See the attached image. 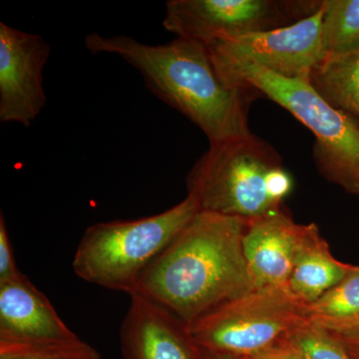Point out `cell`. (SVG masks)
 <instances>
[{
	"mask_svg": "<svg viewBox=\"0 0 359 359\" xmlns=\"http://www.w3.org/2000/svg\"><path fill=\"white\" fill-rule=\"evenodd\" d=\"M84 43L92 54H115L133 66L147 88L199 127L210 144L252 134L248 113L261 94L224 81L204 44L176 37L168 43L150 45L127 35L96 32L87 35Z\"/></svg>",
	"mask_w": 359,
	"mask_h": 359,
	"instance_id": "1",
	"label": "cell"
},
{
	"mask_svg": "<svg viewBox=\"0 0 359 359\" xmlns=\"http://www.w3.org/2000/svg\"><path fill=\"white\" fill-rule=\"evenodd\" d=\"M247 224L238 217L198 212L131 294L159 304L189 327L219 304L254 290L243 248Z\"/></svg>",
	"mask_w": 359,
	"mask_h": 359,
	"instance_id": "2",
	"label": "cell"
},
{
	"mask_svg": "<svg viewBox=\"0 0 359 359\" xmlns=\"http://www.w3.org/2000/svg\"><path fill=\"white\" fill-rule=\"evenodd\" d=\"M186 182L200 211L245 221L280 209L292 189L280 155L254 134L210 144Z\"/></svg>",
	"mask_w": 359,
	"mask_h": 359,
	"instance_id": "3",
	"label": "cell"
},
{
	"mask_svg": "<svg viewBox=\"0 0 359 359\" xmlns=\"http://www.w3.org/2000/svg\"><path fill=\"white\" fill-rule=\"evenodd\" d=\"M211 59L224 81L256 90L308 127L316 137L313 156L320 173L359 195V126L354 118L330 105L311 80L280 76L249 63Z\"/></svg>",
	"mask_w": 359,
	"mask_h": 359,
	"instance_id": "4",
	"label": "cell"
},
{
	"mask_svg": "<svg viewBox=\"0 0 359 359\" xmlns=\"http://www.w3.org/2000/svg\"><path fill=\"white\" fill-rule=\"evenodd\" d=\"M192 196L167 211L137 219L101 222L87 228L73 259L78 278L126 294L199 212Z\"/></svg>",
	"mask_w": 359,
	"mask_h": 359,
	"instance_id": "5",
	"label": "cell"
},
{
	"mask_svg": "<svg viewBox=\"0 0 359 359\" xmlns=\"http://www.w3.org/2000/svg\"><path fill=\"white\" fill-rule=\"evenodd\" d=\"M308 304L289 287L252 290L212 309L189 330L202 351L249 358L287 341L308 323Z\"/></svg>",
	"mask_w": 359,
	"mask_h": 359,
	"instance_id": "6",
	"label": "cell"
},
{
	"mask_svg": "<svg viewBox=\"0 0 359 359\" xmlns=\"http://www.w3.org/2000/svg\"><path fill=\"white\" fill-rule=\"evenodd\" d=\"M323 0H170L163 26L179 39L208 45L226 37L294 25Z\"/></svg>",
	"mask_w": 359,
	"mask_h": 359,
	"instance_id": "7",
	"label": "cell"
},
{
	"mask_svg": "<svg viewBox=\"0 0 359 359\" xmlns=\"http://www.w3.org/2000/svg\"><path fill=\"white\" fill-rule=\"evenodd\" d=\"M325 0L309 18L266 32L226 37L205 45L212 59L249 63L285 78L311 80L327 58Z\"/></svg>",
	"mask_w": 359,
	"mask_h": 359,
	"instance_id": "8",
	"label": "cell"
},
{
	"mask_svg": "<svg viewBox=\"0 0 359 359\" xmlns=\"http://www.w3.org/2000/svg\"><path fill=\"white\" fill-rule=\"evenodd\" d=\"M50 53L43 37L0 22V121L27 128L43 110V71Z\"/></svg>",
	"mask_w": 359,
	"mask_h": 359,
	"instance_id": "9",
	"label": "cell"
},
{
	"mask_svg": "<svg viewBox=\"0 0 359 359\" xmlns=\"http://www.w3.org/2000/svg\"><path fill=\"white\" fill-rule=\"evenodd\" d=\"M129 295L120 330L122 359H202L185 323L141 294Z\"/></svg>",
	"mask_w": 359,
	"mask_h": 359,
	"instance_id": "10",
	"label": "cell"
},
{
	"mask_svg": "<svg viewBox=\"0 0 359 359\" xmlns=\"http://www.w3.org/2000/svg\"><path fill=\"white\" fill-rule=\"evenodd\" d=\"M304 226L283 208L248 221L243 248L254 290L287 287Z\"/></svg>",
	"mask_w": 359,
	"mask_h": 359,
	"instance_id": "11",
	"label": "cell"
},
{
	"mask_svg": "<svg viewBox=\"0 0 359 359\" xmlns=\"http://www.w3.org/2000/svg\"><path fill=\"white\" fill-rule=\"evenodd\" d=\"M79 339L27 276L0 283V340L41 344Z\"/></svg>",
	"mask_w": 359,
	"mask_h": 359,
	"instance_id": "12",
	"label": "cell"
},
{
	"mask_svg": "<svg viewBox=\"0 0 359 359\" xmlns=\"http://www.w3.org/2000/svg\"><path fill=\"white\" fill-rule=\"evenodd\" d=\"M355 268L332 256L316 224H306L295 252L287 287L302 301L311 304L341 282Z\"/></svg>",
	"mask_w": 359,
	"mask_h": 359,
	"instance_id": "13",
	"label": "cell"
},
{
	"mask_svg": "<svg viewBox=\"0 0 359 359\" xmlns=\"http://www.w3.org/2000/svg\"><path fill=\"white\" fill-rule=\"evenodd\" d=\"M311 82L330 105L359 119V49L325 59Z\"/></svg>",
	"mask_w": 359,
	"mask_h": 359,
	"instance_id": "14",
	"label": "cell"
},
{
	"mask_svg": "<svg viewBox=\"0 0 359 359\" xmlns=\"http://www.w3.org/2000/svg\"><path fill=\"white\" fill-rule=\"evenodd\" d=\"M308 318L311 325L334 334L359 328V266L308 304Z\"/></svg>",
	"mask_w": 359,
	"mask_h": 359,
	"instance_id": "15",
	"label": "cell"
},
{
	"mask_svg": "<svg viewBox=\"0 0 359 359\" xmlns=\"http://www.w3.org/2000/svg\"><path fill=\"white\" fill-rule=\"evenodd\" d=\"M323 32L327 57L359 49V0H325Z\"/></svg>",
	"mask_w": 359,
	"mask_h": 359,
	"instance_id": "16",
	"label": "cell"
},
{
	"mask_svg": "<svg viewBox=\"0 0 359 359\" xmlns=\"http://www.w3.org/2000/svg\"><path fill=\"white\" fill-rule=\"evenodd\" d=\"M0 359H101V355L81 339L41 344L0 340Z\"/></svg>",
	"mask_w": 359,
	"mask_h": 359,
	"instance_id": "17",
	"label": "cell"
},
{
	"mask_svg": "<svg viewBox=\"0 0 359 359\" xmlns=\"http://www.w3.org/2000/svg\"><path fill=\"white\" fill-rule=\"evenodd\" d=\"M289 340L304 359H351L332 332L309 323L297 328Z\"/></svg>",
	"mask_w": 359,
	"mask_h": 359,
	"instance_id": "18",
	"label": "cell"
},
{
	"mask_svg": "<svg viewBox=\"0 0 359 359\" xmlns=\"http://www.w3.org/2000/svg\"><path fill=\"white\" fill-rule=\"evenodd\" d=\"M23 273L18 269L7 231L4 212H0V283L18 280Z\"/></svg>",
	"mask_w": 359,
	"mask_h": 359,
	"instance_id": "19",
	"label": "cell"
},
{
	"mask_svg": "<svg viewBox=\"0 0 359 359\" xmlns=\"http://www.w3.org/2000/svg\"><path fill=\"white\" fill-rule=\"evenodd\" d=\"M247 359H302L301 353H299L294 344L287 340L283 344L271 347L268 351L250 356Z\"/></svg>",
	"mask_w": 359,
	"mask_h": 359,
	"instance_id": "20",
	"label": "cell"
},
{
	"mask_svg": "<svg viewBox=\"0 0 359 359\" xmlns=\"http://www.w3.org/2000/svg\"><path fill=\"white\" fill-rule=\"evenodd\" d=\"M332 334L339 340L351 359H359V328L341 334Z\"/></svg>",
	"mask_w": 359,
	"mask_h": 359,
	"instance_id": "21",
	"label": "cell"
},
{
	"mask_svg": "<svg viewBox=\"0 0 359 359\" xmlns=\"http://www.w3.org/2000/svg\"><path fill=\"white\" fill-rule=\"evenodd\" d=\"M202 359H247V358H233V356L222 355V354L208 353V351H202Z\"/></svg>",
	"mask_w": 359,
	"mask_h": 359,
	"instance_id": "22",
	"label": "cell"
},
{
	"mask_svg": "<svg viewBox=\"0 0 359 359\" xmlns=\"http://www.w3.org/2000/svg\"><path fill=\"white\" fill-rule=\"evenodd\" d=\"M302 359H304V358H302Z\"/></svg>",
	"mask_w": 359,
	"mask_h": 359,
	"instance_id": "23",
	"label": "cell"
}]
</instances>
